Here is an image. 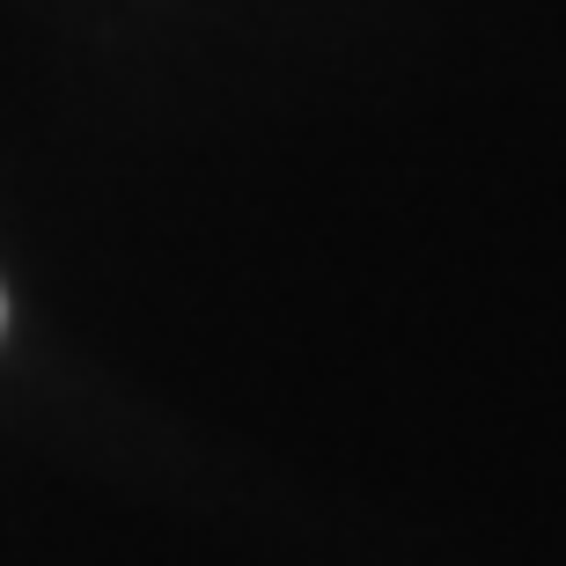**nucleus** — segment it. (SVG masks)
<instances>
[{
    "instance_id": "nucleus-1",
    "label": "nucleus",
    "mask_w": 566,
    "mask_h": 566,
    "mask_svg": "<svg viewBox=\"0 0 566 566\" xmlns=\"http://www.w3.org/2000/svg\"><path fill=\"white\" fill-rule=\"evenodd\" d=\"M0 324H8V302H0Z\"/></svg>"
}]
</instances>
